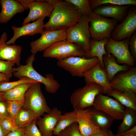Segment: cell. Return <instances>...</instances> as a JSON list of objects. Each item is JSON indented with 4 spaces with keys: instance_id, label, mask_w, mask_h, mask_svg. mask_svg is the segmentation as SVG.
<instances>
[{
    "instance_id": "6da1fadb",
    "label": "cell",
    "mask_w": 136,
    "mask_h": 136,
    "mask_svg": "<svg viewBox=\"0 0 136 136\" xmlns=\"http://www.w3.org/2000/svg\"><path fill=\"white\" fill-rule=\"evenodd\" d=\"M53 5L49 21L44 24V29L58 30L68 28L76 23L81 15L73 4L66 0H46Z\"/></svg>"
},
{
    "instance_id": "7a4b0ae2",
    "label": "cell",
    "mask_w": 136,
    "mask_h": 136,
    "mask_svg": "<svg viewBox=\"0 0 136 136\" xmlns=\"http://www.w3.org/2000/svg\"><path fill=\"white\" fill-rule=\"evenodd\" d=\"M35 55L32 54L30 55L26 60L25 65H20L16 67H13V75L19 79L24 77L30 78L44 84L47 92L53 94L56 93L60 87L59 83L55 79L52 74H47L44 77L35 70L32 66L33 63L35 60Z\"/></svg>"
},
{
    "instance_id": "3957f363",
    "label": "cell",
    "mask_w": 136,
    "mask_h": 136,
    "mask_svg": "<svg viewBox=\"0 0 136 136\" xmlns=\"http://www.w3.org/2000/svg\"><path fill=\"white\" fill-rule=\"evenodd\" d=\"M104 94L105 89L99 85L94 83L86 84L72 93L71 102L74 109H84L93 106L97 96Z\"/></svg>"
},
{
    "instance_id": "277c9868",
    "label": "cell",
    "mask_w": 136,
    "mask_h": 136,
    "mask_svg": "<svg viewBox=\"0 0 136 136\" xmlns=\"http://www.w3.org/2000/svg\"><path fill=\"white\" fill-rule=\"evenodd\" d=\"M22 107L33 112L38 118L45 113H48L51 109L48 105L39 82L32 84L26 92Z\"/></svg>"
},
{
    "instance_id": "5b68a950",
    "label": "cell",
    "mask_w": 136,
    "mask_h": 136,
    "mask_svg": "<svg viewBox=\"0 0 136 136\" xmlns=\"http://www.w3.org/2000/svg\"><path fill=\"white\" fill-rule=\"evenodd\" d=\"M89 23L88 17L81 15L76 23L66 30V40L80 46L85 52L89 48L91 38Z\"/></svg>"
},
{
    "instance_id": "8992f818",
    "label": "cell",
    "mask_w": 136,
    "mask_h": 136,
    "mask_svg": "<svg viewBox=\"0 0 136 136\" xmlns=\"http://www.w3.org/2000/svg\"><path fill=\"white\" fill-rule=\"evenodd\" d=\"M91 38L100 41L111 38V33L118 22L113 18L102 17L93 12L88 16Z\"/></svg>"
},
{
    "instance_id": "52a82bcc",
    "label": "cell",
    "mask_w": 136,
    "mask_h": 136,
    "mask_svg": "<svg viewBox=\"0 0 136 136\" xmlns=\"http://www.w3.org/2000/svg\"><path fill=\"white\" fill-rule=\"evenodd\" d=\"M96 57L90 59L84 57L72 56L58 60V66L68 72L72 76L82 77L86 72L90 70L99 62Z\"/></svg>"
},
{
    "instance_id": "ba28073f",
    "label": "cell",
    "mask_w": 136,
    "mask_h": 136,
    "mask_svg": "<svg viewBox=\"0 0 136 136\" xmlns=\"http://www.w3.org/2000/svg\"><path fill=\"white\" fill-rule=\"evenodd\" d=\"M85 53L81 47L65 40L52 45L44 51L43 56L59 60L72 56L84 57Z\"/></svg>"
},
{
    "instance_id": "9c48e42d",
    "label": "cell",
    "mask_w": 136,
    "mask_h": 136,
    "mask_svg": "<svg viewBox=\"0 0 136 136\" xmlns=\"http://www.w3.org/2000/svg\"><path fill=\"white\" fill-rule=\"evenodd\" d=\"M129 38H127L117 41L110 38L106 43L105 48L107 54L113 55L118 63L132 67L134 66L135 63L129 51Z\"/></svg>"
},
{
    "instance_id": "30bf717a",
    "label": "cell",
    "mask_w": 136,
    "mask_h": 136,
    "mask_svg": "<svg viewBox=\"0 0 136 136\" xmlns=\"http://www.w3.org/2000/svg\"><path fill=\"white\" fill-rule=\"evenodd\" d=\"M92 106L118 120L123 119L126 108L116 99L103 94L96 96Z\"/></svg>"
},
{
    "instance_id": "8fae6325",
    "label": "cell",
    "mask_w": 136,
    "mask_h": 136,
    "mask_svg": "<svg viewBox=\"0 0 136 136\" xmlns=\"http://www.w3.org/2000/svg\"><path fill=\"white\" fill-rule=\"evenodd\" d=\"M67 28L51 31L44 29L40 38L30 43L32 54L36 55L38 52L44 51L56 43L66 40Z\"/></svg>"
},
{
    "instance_id": "7c38bea8",
    "label": "cell",
    "mask_w": 136,
    "mask_h": 136,
    "mask_svg": "<svg viewBox=\"0 0 136 136\" xmlns=\"http://www.w3.org/2000/svg\"><path fill=\"white\" fill-rule=\"evenodd\" d=\"M111 89L121 92L127 91L136 94V66L119 72L110 82Z\"/></svg>"
},
{
    "instance_id": "4fadbf2b",
    "label": "cell",
    "mask_w": 136,
    "mask_h": 136,
    "mask_svg": "<svg viewBox=\"0 0 136 136\" xmlns=\"http://www.w3.org/2000/svg\"><path fill=\"white\" fill-rule=\"evenodd\" d=\"M136 30V8L131 6L128 14L121 23L117 24L112 31L111 38L117 41L130 38Z\"/></svg>"
},
{
    "instance_id": "5bb4252c",
    "label": "cell",
    "mask_w": 136,
    "mask_h": 136,
    "mask_svg": "<svg viewBox=\"0 0 136 136\" xmlns=\"http://www.w3.org/2000/svg\"><path fill=\"white\" fill-rule=\"evenodd\" d=\"M27 7L29 9L28 16L25 18L22 25L31 21L33 22L43 17H50L53 9V5L46 0H33Z\"/></svg>"
},
{
    "instance_id": "9a60e30c",
    "label": "cell",
    "mask_w": 136,
    "mask_h": 136,
    "mask_svg": "<svg viewBox=\"0 0 136 136\" xmlns=\"http://www.w3.org/2000/svg\"><path fill=\"white\" fill-rule=\"evenodd\" d=\"M8 35L4 31L0 38V59L6 60L19 66L22 47L19 45H7L6 44Z\"/></svg>"
},
{
    "instance_id": "2e32d148",
    "label": "cell",
    "mask_w": 136,
    "mask_h": 136,
    "mask_svg": "<svg viewBox=\"0 0 136 136\" xmlns=\"http://www.w3.org/2000/svg\"><path fill=\"white\" fill-rule=\"evenodd\" d=\"M45 18L43 17L31 23H27L20 27L13 25L11 27L14 32L13 36L11 39L6 42V44L7 45L14 44L16 40L21 37L41 34L44 29V20Z\"/></svg>"
},
{
    "instance_id": "e0dca14e",
    "label": "cell",
    "mask_w": 136,
    "mask_h": 136,
    "mask_svg": "<svg viewBox=\"0 0 136 136\" xmlns=\"http://www.w3.org/2000/svg\"><path fill=\"white\" fill-rule=\"evenodd\" d=\"M131 6L105 4L100 5L92 12L106 18L110 17L122 22L127 15Z\"/></svg>"
},
{
    "instance_id": "ac0fdd59",
    "label": "cell",
    "mask_w": 136,
    "mask_h": 136,
    "mask_svg": "<svg viewBox=\"0 0 136 136\" xmlns=\"http://www.w3.org/2000/svg\"><path fill=\"white\" fill-rule=\"evenodd\" d=\"M62 112L56 107L51 109L48 113L36 120V124L43 136H52L53 131Z\"/></svg>"
},
{
    "instance_id": "d6986e66",
    "label": "cell",
    "mask_w": 136,
    "mask_h": 136,
    "mask_svg": "<svg viewBox=\"0 0 136 136\" xmlns=\"http://www.w3.org/2000/svg\"><path fill=\"white\" fill-rule=\"evenodd\" d=\"M76 117L79 129L82 136H90L100 130L93 122L88 109L77 110Z\"/></svg>"
},
{
    "instance_id": "ffe728a7",
    "label": "cell",
    "mask_w": 136,
    "mask_h": 136,
    "mask_svg": "<svg viewBox=\"0 0 136 136\" xmlns=\"http://www.w3.org/2000/svg\"><path fill=\"white\" fill-rule=\"evenodd\" d=\"M83 77L86 84L96 83L101 86L105 90L111 89L106 71L100 67L99 62L84 73Z\"/></svg>"
},
{
    "instance_id": "44dd1931",
    "label": "cell",
    "mask_w": 136,
    "mask_h": 136,
    "mask_svg": "<svg viewBox=\"0 0 136 136\" xmlns=\"http://www.w3.org/2000/svg\"><path fill=\"white\" fill-rule=\"evenodd\" d=\"M0 4L2 8L1 24L7 23L16 14L23 13L25 10L16 0H1Z\"/></svg>"
},
{
    "instance_id": "7402d4cb",
    "label": "cell",
    "mask_w": 136,
    "mask_h": 136,
    "mask_svg": "<svg viewBox=\"0 0 136 136\" xmlns=\"http://www.w3.org/2000/svg\"><path fill=\"white\" fill-rule=\"evenodd\" d=\"M106 94L112 96L126 108L136 111V97L133 92L127 91L121 92L112 89L105 90Z\"/></svg>"
},
{
    "instance_id": "603a6c76",
    "label": "cell",
    "mask_w": 136,
    "mask_h": 136,
    "mask_svg": "<svg viewBox=\"0 0 136 136\" xmlns=\"http://www.w3.org/2000/svg\"><path fill=\"white\" fill-rule=\"evenodd\" d=\"M108 39L105 38L100 41H97L91 38L89 48L88 51L85 52L84 57L88 59L95 57H97L99 60L100 67L105 69L103 57L104 55L107 54L105 45Z\"/></svg>"
},
{
    "instance_id": "cb8c5ba5",
    "label": "cell",
    "mask_w": 136,
    "mask_h": 136,
    "mask_svg": "<svg viewBox=\"0 0 136 136\" xmlns=\"http://www.w3.org/2000/svg\"><path fill=\"white\" fill-rule=\"evenodd\" d=\"M103 60L110 82L118 73L126 71L129 69V66L127 65H120L118 63L115 58L112 54L104 55Z\"/></svg>"
},
{
    "instance_id": "d4e9b609",
    "label": "cell",
    "mask_w": 136,
    "mask_h": 136,
    "mask_svg": "<svg viewBox=\"0 0 136 136\" xmlns=\"http://www.w3.org/2000/svg\"><path fill=\"white\" fill-rule=\"evenodd\" d=\"M87 108L89 111L92 120L96 126L100 129H110L114 120L112 117L93 106Z\"/></svg>"
},
{
    "instance_id": "484cf974",
    "label": "cell",
    "mask_w": 136,
    "mask_h": 136,
    "mask_svg": "<svg viewBox=\"0 0 136 136\" xmlns=\"http://www.w3.org/2000/svg\"><path fill=\"white\" fill-rule=\"evenodd\" d=\"M77 110L74 109L73 111L61 115L53 131V135L57 136L65 128L74 123L77 122Z\"/></svg>"
},
{
    "instance_id": "4316f807",
    "label": "cell",
    "mask_w": 136,
    "mask_h": 136,
    "mask_svg": "<svg viewBox=\"0 0 136 136\" xmlns=\"http://www.w3.org/2000/svg\"><path fill=\"white\" fill-rule=\"evenodd\" d=\"M33 83H24L19 84L11 90L4 92V99L5 101L21 100L24 98L27 91Z\"/></svg>"
},
{
    "instance_id": "83f0119b",
    "label": "cell",
    "mask_w": 136,
    "mask_h": 136,
    "mask_svg": "<svg viewBox=\"0 0 136 136\" xmlns=\"http://www.w3.org/2000/svg\"><path fill=\"white\" fill-rule=\"evenodd\" d=\"M122 120L118 128L117 133L128 130L136 125V111L126 108Z\"/></svg>"
},
{
    "instance_id": "f1b7e54d",
    "label": "cell",
    "mask_w": 136,
    "mask_h": 136,
    "mask_svg": "<svg viewBox=\"0 0 136 136\" xmlns=\"http://www.w3.org/2000/svg\"><path fill=\"white\" fill-rule=\"evenodd\" d=\"M38 119L33 112L22 107L17 115L15 122L19 128H25L33 120Z\"/></svg>"
},
{
    "instance_id": "f546056e",
    "label": "cell",
    "mask_w": 136,
    "mask_h": 136,
    "mask_svg": "<svg viewBox=\"0 0 136 136\" xmlns=\"http://www.w3.org/2000/svg\"><path fill=\"white\" fill-rule=\"evenodd\" d=\"M92 11L97 7L103 5L110 4L120 6H136V0H89Z\"/></svg>"
},
{
    "instance_id": "4dcf8cb0",
    "label": "cell",
    "mask_w": 136,
    "mask_h": 136,
    "mask_svg": "<svg viewBox=\"0 0 136 136\" xmlns=\"http://www.w3.org/2000/svg\"><path fill=\"white\" fill-rule=\"evenodd\" d=\"M24 98L21 100L5 101L9 117L14 122L18 112L24 105Z\"/></svg>"
},
{
    "instance_id": "1f68e13d",
    "label": "cell",
    "mask_w": 136,
    "mask_h": 136,
    "mask_svg": "<svg viewBox=\"0 0 136 136\" xmlns=\"http://www.w3.org/2000/svg\"><path fill=\"white\" fill-rule=\"evenodd\" d=\"M37 82L32 79L24 77L19 80L12 82L2 81L0 82V92H5L17 86L24 83H35Z\"/></svg>"
},
{
    "instance_id": "d6a6232c",
    "label": "cell",
    "mask_w": 136,
    "mask_h": 136,
    "mask_svg": "<svg viewBox=\"0 0 136 136\" xmlns=\"http://www.w3.org/2000/svg\"><path fill=\"white\" fill-rule=\"evenodd\" d=\"M74 5L79 11L81 15L88 17L92 12L89 0H66Z\"/></svg>"
},
{
    "instance_id": "836d02e7",
    "label": "cell",
    "mask_w": 136,
    "mask_h": 136,
    "mask_svg": "<svg viewBox=\"0 0 136 136\" xmlns=\"http://www.w3.org/2000/svg\"><path fill=\"white\" fill-rule=\"evenodd\" d=\"M57 136H82L77 122L74 123L61 131Z\"/></svg>"
},
{
    "instance_id": "e575fe53",
    "label": "cell",
    "mask_w": 136,
    "mask_h": 136,
    "mask_svg": "<svg viewBox=\"0 0 136 136\" xmlns=\"http://www.w3.org/2000/svg\"><path fill=\"white\" fill-rule=\"evenodd\" d=\"M37 120H33L25 127V136H43L37 127Z\"/></svg>"
},
{
    "instance_id": "d590c367",
    "label": "cell",
    "mask_w": 136,
    "mask_h": 136,
    "mask_svg": "<svg viewBox=\"0 0 136 136\" xmlns=\"http://www.w3.org/2000/svg\"><path fill=\"white\" fill-rule=\"evenodd\" d=\"M14 64L12 62L0 59V73L4 74L10 78L13 75V68Z\"/></svg>"
},
{
    "instance_id": "8d00e7d4",
    "label": "cell",
    "mask_w": 136,
    "mask_h": 136,
    "mask_svg": "<svg viewBox=\"0 0 136 136\" xmlns=\"http://www.w3.org/2000/svg\"><path fill=\"white\" fill-rule=\"evenodd\" d=\"M0 123L5 130L8 132L14 131L19 128L10 119H0Z\"/></svg>"
},
{
    "instance_id": "74e56055",
    "label": "cell",
    "mask_w": 136,
    "mask_h": 136,
    "mask_svg": "<svg viewBox=\"0 0 136 136\" xmlns=\"http://www.w3.org/2000/svg\"><path fill=\"white\" fill-rule=\"evenodd\" d=\"M129 48L130 53L135 62L136 60V32L129 38Z\"/></svg>"
},
{
    "instance_id": "f35d334b",
    "label": "cell",
    "mask_w": 136,
    "mask_h": 136,
    "mask_svg": "<svg viewBox=\"0 0 136 136\" xmlns=\"http://www.w3.org/2000/svg\"><path fill=\"white\" fill-rule=\"evenodd\" d=\"M11 119L9 115L5 101L0 100V119Z\"/></svg>"
},
{
    "instance_id": "ab89813d",
    "label": "cell",
    "mask_w": 136,
    "mask_h": 136,
    "mask_svg": "<svg viewBox=\"0 0 136 136\" xmlns=\"http://www.w3.org/2000/svg\"><path fill=\"white\" fill-rule=\"evenodd\" d=\"M114 134L110 129H100L99 131L90 136H113Z\"/></svg>"
},
{
    "instance_id": "60d3db41",
    "label": "cell",
    "mask_w": 136,
    "mask_h": 136,
    "mask_svg": "<svg viewBox=\"0 0 136 136\" xmlns=\"http://www.w3.org/2000/svg\"><path fill=\"white\" fill-rule=\"evenodd\" d=\"M25 128H19L17 130L8 133L6 136H25Z\"/></svg>"
},
{
    "instance_id": "b9f144b4",
    "label": "cell",
    "mask_w": 136,
    "mask_h": 136,
    "mask_svg": "<svg viewBox=\"0 0 136 136\" xmlns=\"http://www.w3.org/2000/svg\"><path fill=\"white\" fill-rule=\"evenodd\" d=\"M136 134V125L123 132L114 134V136H124Z\"/></svg>"
},
{
    "instance_id": "7bdbcfd3",
    "label": "cell",
    "mask_w": 136,
    "mask_h": 136,
    "mask_svg": "<svg viewBox=\"0 0 136 136\" xmlns=\"http://www.w3.org/2000/svg\"><path fill=\"white\" fill-rule=\"evenodd\" d=\"M33 0H17V1L25 9L27 10L28 9L27 5L28 4L33 1Z\"/></svg>"
},
{
    "instance_id": "ee69618b",
    "label": "cell",
    "mask_w": 136,
    "mask_h": 136,
    "mask_svg": "<svg viewBox=\"0 0 136 136\" xmlns=\"http://www.w3.org/2000/svg\"><path fill=\"white\" fill-rule=\"evenodd\" d=\"M10 78L6 75L0 73V82L2 81L9 82Z\"/></svg>"
},
{
    "instance_id": "f6af8a7d",
    "label": "cell",
    "mask_w": 136,
    "mask_h": 136,
    "mask_svg": "<svg viewBox=\"0 0 136 136\" xmlns=\"http://www.w3.org/2000/svg\"><path fill=\"white\" fill-rule=\"evenodd\" d=\"M8 133L5 130L0 123V136H6Z\"/></svg>"
},
{
    "instance_id": "bcb514c9",
    "label": "cell",
    "mask_w": 136,
    "mask_h": 136,
    "mask_svg": "<svg viewBox=\"0 0 136 136\" xmlns=\"http://www.w3.org/2000/svg\"><path fill=\"white\" fill-rule=\"evenodd\" d=\"M4 92H0V100H4Z\"/></svg>"
},
{
    "instance_id": "7dc6e473",
    "label": "cell",
    "mask_w": 136,
    "mask_h": 136,
    "mask_svg": "<svg viewBox=\"0 0 136 136\" xmlns=\"http://www.w3.org/2000/svg\"><path fill=\"white\" fill-rule=\"evenodd\" d=\"M113 136H114V135ZM136 136V134H134V135H127V136Z\"/></svg>"
}]
</instances>
